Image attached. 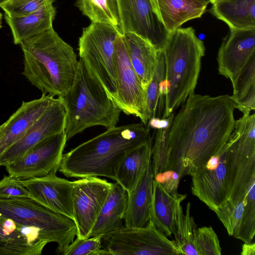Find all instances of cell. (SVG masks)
I'll use <instances>...</instances> for the list:
<instances>
[{
    "label": "cell",
    "instance_id": "4316f807",
    "mask_svg": "<svg viewBox=\"0 0 255 255\" xmlns=\"http://www.w3.org/2000/svg\"><path fill=\"white\" fill-rule=\"evenodd\" d=\"M212 5L209 11L230 28H255V0H226Z\"/></svg>",
    "mask_w": 255,
    "mask_h": 255
},
{
    "label": "cell",
    "instance_id": "2e32d148",
    "mask_svg": "<svg viewBox=\"0 0 255 255\" xmlns=\"http://www.w3.org/2000/svg\"><path fill=\"white\" fill-rule=\"evenodd\" d=\"M30 197L52 211L74 220L73 181L56 174L22 180Z\"/></svg>",
    "mask_w": 255,
    "mask_h": 255
},
{
    "label": "cell",
    "instance_id": "ffe728a7",
    "mask_svg": "<svg viewBox=\"0 0 255 255\" xmlns=\"http://www.w3.org/2000/svg\"><path fill=\"white\" fill-rule=\"evenodd\" d=\"M128 198L127 191L118 182L112 184L106 200L91 231L90 237L102 236L124 224Z\"/></svg>",
    "mask_w": 255,
    "mask_h": 255
},
{
    "label": "cell",
    "instance_id": "ee69618b",
    "mask_svg": "<svg viewBox=\"0 0 255 255\" xmlns=\"http://www.w3.org/2000/svg\"><path fill=\"white\" fill-rule=\"evenodd\" d=\"M201 0L205 1H208V2H210L209 0Z\"/></svg>",
    "mask_w": 255,
    "mask_h": 255
},
{
    "label": "cell",
    "instance_id": "4fadbf2b",
    "mask_svg": "<svg viewBox=\"0 0 255 255\" xmlns=\"http://www.w3.org/2000/svg\"><path fill=\"white\" fill-rule=\"evenodd\" d=\"M226 145L222 152L212 156L203 168L192 177L193 195L214 211L229 197Z\"/></svg>",
    "mask_w": 255,
    "mask_h": 255
},
{
    "label": "cell",
    "instance_id": "52a82bcc",
    "mask_svg": "<svg viewBox=\"0 0 255 255\" xmlns=\"http://www.w3.org/2000/svg\"><path fill=\"white\" fill-rule=\"evenodd\" d=\"M120 28L92 22L79 39L80 59L99 80L113 100L117 92L115 42Z\"/></svg>",
    "mask_w": 255,
    "mask_h": 255
},
{
    "label": "cell",
    "instance_id": "f35d334b",
    "mask_svg": "<svg viewBox=\"0 0 255 255\" xmlns=\"http://www.w3.org/2000/svg\"><path fill=\"white\" fill-rule=\"evenodd\" d=\"M174 117V114L173 113L166 118H151L148 121L147 126L156 129L166 128L171 126Z\"/></svg>",
    "mask_w": 255,
    "mask_h": 255
},
{
    "label": "cell",
    "instance_id": "3957f363",
    "mask_svg": "<svg viewBox=\"0 0 255 255\" xmlns=\"http://www.w3.org/2000/svg\"><path fill=\"white\" fill-rule=\"evenodd\" d=\"M24 57L22 74L42 94L63 98L72 88L78 65L73 47L53 27L20 44Z\"/></svg>",
    "mask_w": 255,
    "mask_h": 255
},
{
    "label": "cell",
    "instance_id": "484cf974",
    "mask_svg": "<svg viewBox=\"0 0 255 255\" xmlns=\"http://www.w3.org/2000/svg\"><path fill=\"white\" fill-rule=\"evenodd\" d=\"M162 22L169 33L186 22L202 17L208 1L201 0H156Z\"/></svg>",
    "mask_w": 255,
    "mask_h": 255
},
{
    "label": "cell",
    "instance_id": "e0dca14e",
    "mask_svg": "<svg viewBox=\"0 0 255 255\" xmlns=\"http://www.w3.org/2000/svg\"><path fill=\"white\" fill-rule=\"evenodd\" d=\"M48 243L37 228L0 217V255H40Z\"/></svg>",
    "mask_w": 255,
    "mask_h": 255
},
{
    "label": "cell",
    "instance_id": "ac0fdd59",
    "mask_svg": "<svg viewBox=\"0 0 255 255\" xmlns=\"http://www.w3.org/2000/svg\"><path fill=\"white\" fill-rule=\"evenodd\" d=\"M55 99L42 94L38 99L22 102L17 111L0 126V156L23 136Z\"/></svg>",
    "mask_w": 255,
    "mask_h": 255
},
{
    "label": "cell",
    "instance_id": "7a4b0ae2",
    "mask_svg": "<svg viewBox=\"0 0 255 255\" xmlns=\"http://www.w3.org/2000/svg\"><path fill=\"white\" fill-rule=\"evenodd\" d=\"M151 140L142 122L107 129L63 154L59 169L66 177H104L116 181L117 168L132 149Z\"/></svg>",
    "mask_w": 255,
    "mask_h": 255
},
{
    "label": "cell",
    "instance_id": "60d3db41",
    "mask_svg": "<svg viewBox=\"0 0 255 255\" xmlns=\"http://www.w3.org/2000/svg\"><path fill=\"white\" fill-rule=\"evenodd\" d=\"M226 0H209L210 3L212 4L218 2L219 1H224Z\"/></svg>",
    "mask_w": 255,
    "mask_h": 255
},
{
    "label": "cell",
    "instance_id": "ba28073f",
    "mask_svg": "<svg viewBox=\"0 0 255 255\" xmlns=\"http://www.w3.org/2000/svg\"><path fill=\"white\" fill-rule=\"evenodd\" d=\"M102 248L98 255H179L175 241L169 240L149 220L142 227L124 225L101 237Z\"/></svg>",
    "mask_w": 255,
    "mask_h": 255
},
{
    "label": "cell",
    "instance_id": "d6a6232c",
    "mask_svg": "<svg viewBox=\"0 0 255 255\" xmlns=\"http://www.w3.org/2000/svg\"><path fill=\"white\" fill-rule=\"evenodd\" d=\"M171 126L157 129L155 132L151 149V163L154 176L166 170L168 158L167 139Z\"/></svg>",
    "mask_w": 255,
    "mask_h": 255
},
{
    "label": "cell",
    "instance_id": "5bb4252c",
    "mask_svg": "<svg viewBox=\"0 0 255 255\" xmlns=\"http://www.w3.org/2000/svg\"><path fill=\"white\" fill-rule=\"evenodd\" d=\"M66 118L62 99L55 98L23 136L1 155L0 166L13 162L42 140L64 130Z\"/></svg>",
    "mask_w": 255,
    "mask_h": 255
},
{
    "label": "cell",
    "instance_id": "8d00e7d4",
    "mask_svg": "<svg viewBox=\"0 0 255 255\" xmlns=\"http://www.w3.org/2000/svg\"><path fill=\"white\" fill-rule=\"evenodd\" d=\"M30 197L22 180L8 175L0 181V198Z\"/></svg>",
    "mask_w": 255,
    "mask_h": 255
},
{
    "label": "cell",
    "instance_id": "83f0119b",
    "mask_svg": "<svg viewBox=\"0 0 255 255\" xmlns=\"http://www.w3.org/2000/svg\"><path fill=\"white\" fill-rule=\"evenodd\" d=\"M167 89L163 54L157 51V62L152 79L145 91V125L153 118H161L164 109Z\"/></svg>",
    "mask_w": 255,
    "mask_h": 255
},
{
    "label": "cell",
    "instance_id": "cb8c5ba5",
    "mask_svg": "<svg viewBox=\"0 0 255 255\" xmlns=\"http://www.w3.org/2000/svg\"><path fill=\"white\" fill-rule=\"evenodd\" d=\"M186 197V194L170 195L153 179L149 220L165 236L174 232L177 206Z\"/></svg>",
    "mask_w": 255,
    "mask_h": 255
},
{
    "label": "cell",
    "instance_id": "d4e9b609",
    "mask_svg": "<svg viewBox=\"0 0 255 255\" xmlns=\"http://www.w3.org/2000/svg\"><path fill=\"white\" fill-rule=\"evenodd\" d=\"M151 140L130 150L120 163L116 182L128 192H131L143 177L151 160Z\"/></svg>",
    "mask_w": 255,
    "mask_h": 255
},
{
    "label": "cell",
    "instance_id": "277c9868",
    "mask_svg": "<svg viewBox=\"0 0 255 255\" xmlns=\"http://www.w3.org/2000/svg\"><path fill=\"white\" fill-rule=\"evenodd\" d=\"M61 98L66 110L64 131L67 140L89 128L100 126L109 129L119 121L121 111L80 59L73 86Z\"/></svg>",
    "mask_w": 255,
    "mask_h": 255
},
{
    "label": "cell",
    "instance_id": "9a60e30c",
    "mask_svg": "<svg viewBox=\"0 0 255 255\" xmlns=\"http://www.w3.org/2000/svg\"><path fill=\"white\" fill-rule=\"evenodd\" d=\"M255 55V28H230L218 52L219 74L232 83L249 60Z\"/></svg>",
    "mask_w": 255,
    "mask_h": 255
},
{
    "label": "cell",
    "instance_id": "30bf717a",
    "mask_svg": "<svg viewBox=\"0 0 255 255\" xmlns=\"http://www.w3.org/2000/svg\"><path fill=\"white\" fill-rule=\"evenodd\" d=\"M67 141L64 130L42 140L5 166L8 175L24 180L56 174Z\"/></svg>",
    "mask_w": 255,
    "mask_h": 255
},
{
    "label": "cell",
    "instance_id": "5b68a950",
    "mask_svg": "<svg viewBox=\"0 0 255 255\" xmlns=\"http://www.w3.org/2000/svg\"><path fill=\"white\" fill-rule=\"evenodd\" d=\"M161 51L164 58L167 89L162 118H166L194 92L205 48L194 28L188 27L169 32Z\"/></svg>",
    "mask_w": 255,
    "mask_h": 255
},
{
    "label": "cell",
    "instance_id": "e575fe53",
    "mask_svg": "<svg viewBox=\"0 0 255 255\" xmlns=\"http://www.w3.org/2000/svg\"><path fill=\"white\" fill-rule=\"evenodd\" d=\"M197 251L198 255H221L218 237L211 227H202L197 229Z\"/></svg>",
    "mask_w": 255,
    "mask_h": 255
},
{
    "label": "cell",
    "instance_id": "603a6c76",
    "mask_svg": "<svg viewBox=\"0 0 255 255\" xmlns=\"http://www.w3.org/2000/svg\"><path fill=\"white\" fill-rule=\"evenodd\" d=\"M56 9L53 4L47 5L27 15L9 17L4 15L15 44L37 35L53 27L56 16Z\"/></svg>",
    "mask_w": 255,
    "mask_h": 255
},
{
    "label": "cell",
    "instance_id": "f546056e",
    "mask_svg": "<svg viewBox=\"0 0 255 255\" xmlns=\"http://www.w3.org/2000/svg\"><path fill=\"white\" fill-rule=\"evenodd\" d=\"M191 204L186 205L184 214L181 203L177 206L175 231V242L182 255H198L197 251V226L190 214Z\"/></svg>",
    "mask_w": 255,
    "mask_h": 255
},
{
    "label": "cell",
    "instance_id": "1f68e13d",
    "mask_svg": "<svg viewBox=\"0 0 255 255\" xmlns=\"http://www.w3.org/2000/svg\"><path fill=\"white\" fill-rule=\"evenodd\" d=\"M244 208V200L234 203L228 200L215 212L230 236L236 237L240 227Z\"/></svg>",
    "mask_w": 255,
    "mask_h": 255
},
{
    "label": "cell",
    "instance_id": "6da1fadb",
    "mask_svg": "<svg viewBox=\"0 0 255 255\" xmlns=\"http://www.w3.org/2000/svg\"><path fill=\"white\" fill-rule=\"evenodd\" d=\"M236 106L228 95L191 93L174 117L167 139V170L194 176L225 145L234 129Z\"/></svg>",
    "mask_w": 255,
    "mask_h": 255
},
{
    "label": "cell",
    "instance_id": "ab89813d",
    "mask_svg": "<svg viewBox=\"0 0 255 255\" xmlns=\"http://www.w3.org/2000/svg\"><path fill=\"white\" fill-rule=\"evenodd\" d=\"M241 255H255V244L254 242L244 243L242 247Z\"/></svg>",
    "mask_w": 255,
    "mask_h": 255
},
{
    "label": "cell",
    "instance_id": "7bdbcfd3",
    "mask_svg": "<svg viewBox=\"0 0 255 255\" xmlns=\"http://www.w3.org/2000/svg\"><path fill=\"white\" fill-rule=\"evenodd\" d=\"M2 15L1 13L0 12V28L2 27Z\"/></svg>",
    "mask_w": 255,
    "mask_h": 255
},
{
    "label": "cell",
    "instance_id": "d590c367",
    "mask_svg": "<svg viewBox=\"0 0 255 255\" xmlns=\"http://www.w3.org/2000/svg\"><path fill=\"white\" fill-rule=\"evenodd\" d=\"M100 236L86 239L77 238L61 253L63 255H98L102 248Z\"/></svg>",
    "mask_w": 255,
    "mask_h": 255
},
{
    "label": "cell",
    "instance_id": "4dcf8cb0",
    "mask_svg": "<svg viewBox=\"0 0 255 255\" xmlns=\"http://www.w3.org/2000/svg\"><path fill=\"white\" fill-rule=\"evenodd\" d=\"M75 5L92 22L120 27L117 0H77Z\"/></svg>",
    "mask_w": 255,
    "mask_h": 255
},
{
    "label": "cell",
    "instance_id": "d6986e66",
    "mask_svg": "<svg viewBox=\"0 0 255 255\" xmlns=\"http://www.w3.org/2000/svg\"><path fill=\"white\" fill-rule=\"evenodd\" d=\"M153 179L151 160L141 180L136 187L128 193L127 206L124 216L125 226L142 227L149 222Z\"/></svg>",
    "mask_w": 255,
    "mask_h": 255
},
{
    "label": "cell",
    "instance_id": "f1b7e54d",
    "mask_svg": "<svg viewBox=\"0 0 255 255\" xmlns=\"http://www.w3.org/2000/svg\"><path fill=\"white\" fill-rule=\"evenodd\" d=\"M233 94L231 96L236 109L244 115L255 110V55L248 61L232 83Z\"/></svg>",
    "mask_w": 255,
    "mask_h": 255
},
{
    "label": "cell",
    "instance_id": "8fae6325",
    "mask_svg": "<svg viewBox=\"0 0 255 255\" xmlns=\"http://www.w3.org/2000/svg\"><path fill=\"white\" fill-rule=\"evenodd\" d=\"M114 56L117 92L113 100L121 112L138 117L145 125V91L131 64L122 33L116 38Z\"/></svg>",
    "mask_w": 255,
    "mask_h": 255
},
{
    "label": "cell",
    "instance_id": "44dd1931",
    "mask_svg": "<svg viewBox=\"0 0 255 255\" xmlns=\"http://www.w3.org/2000/svg\"><path fill=\"white\" fill-rule=\"evenodd\" d=\"M228 162L229 200L236 203L243 201L251 187L255 184V155L239 154L226 144Z\"/></svg>",
    "mask_w": 255,
    "mask_h": 255
},
{
    "label": "cell",
    "instance_id": "9c48e42d",
    "mask_svg": "<svg viewBox=\"0 0 255 255\" xmlns=\"http://www.w3.org/2000/svg\"><path fill=\"white\" fill-rule=\"evenodd\" d=\"M117 1L121 33L136 34L149 42L157 51L162 50L169 32L160 18L156 0Z\"/></svg>",
    "mask_w": 255,
    "mask_h": 255
},
{
    "label": "cell",
    "instance_id": "836d02e7",
    "mask_svg": "<svg viewBox=\"0 0 255 255\" xmlns=\"http://www.w3.org/2000/svg\"><path fill=\"white\" fill-rule=\"evenodd\" d=\"M56 0H10L0 8L5 15L17 17L33 12L47 5L52 4Z\"/></svg>",
    "mask_w": 255,
    "mask_h": 255
},
{
    "label": "cell",
    "instance_id": "7c38bea8",
    "mask_svg": "<svg viewBox=\"0 0 255 255\" xmlns=\"http://www.w3.org/2000/svg\"><path fill=\"white\" fill-rule=\"evenodd\" d=\"M112 183L98 177L73 181L72 202L77 238H88Z\"/></svg>",
    "mask_w": 255,
    "mask_h": 255
},
{
    "label": "cell",
    "instance_id": "7402d4cb",
    "mask_svg": "<svg viewBox=\"0 0 255 255\" xmlns=\"http://www.w3.org/2000/svg\"><path fill=\"white\" fill-rule=\"evenodd\" d=\"M123 35L131 64L146 91L153 75L157 51L149 42L136 34L128 32Z\"/></svg>",
    "mask_w": 255,
    "mask_h": 255
},
{
    "label": "cell",
    "instance_id": "b9f144b4",
    "mask_svg": "<svg viewBox=\"0 0 255 255\" xmlns=\"http://www.w3.org/2000/svg\"><path fill=\"white\" fill-rule=\"evenodd\" d=\"M10 0H0V7Z\"/></svg>",
    "mask_w": 255,
    "mask_h": 255
},
{
    "label": "cell",
    "instance_id": "8992f818",
    "mask_svg": "<svg viewBox=\"0 0 255 255\" xmlns=\"http://www.w3.org/2000/svg\"><path fill=\"white\" fill-rule=\"evenodd\" d=\"M0 217L37 228L49 243H56L61 254L77 235L74 221L56 213L30 197L0 198Z\"/></svg>",
    "mask_w": 255,
    "mask_h": 255
},
{
    "label": "cell",
    "instance_id": "74e56055",
    "mask_svg": "<svg viewBox=\"0 0 255 255\" xmlns=\"http://www.w3.org/2000/svg\"><path fill=\"white\" fill-rule=\"evenodd\" d=\"M181 178L177 172L172 170H167L154 176V180L160 183L172 196L179 194L177 191Z\"/></svg>",
    "mask_w": 255,
    "mask_h": 255
}]
</instances>
